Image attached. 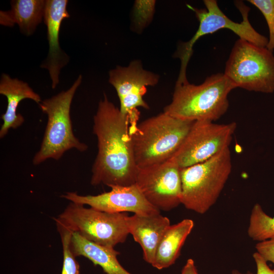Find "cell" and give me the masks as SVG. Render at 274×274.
Wrapping results in <instances>:
<instances>
[{
    "label": "cell",
    "mask_w": 274,
    "mask_h": 274,
    "mask_svg": "<svg viewBox=\"0 0 274 274\" xmlns=\"http://www.w3.org/2000/svg\"><path fill=\"white\" fill-rule=\"evenodd\" d=\"M93 133L98 151L92 166L91 184L110 187L134 184L138 167L129 119L105 93L93 117Z\"/></svg>",
    "instance_id": "obj_1"
},
{
    "label": "cell",
    "mask_w": 274,
    "mask_h": 274,
    "mask_svg": "<svg viewBox=\"0 0 274 274\" xmlns=\"http://www.w3.org/2000/svg\"><path fill=\"white\" fill-rule=\"evenodd\" d=\"M234 88L224 73L209 76L198 85L188 81L176 84L172 101L163 112L186 121L214 122L227 112L228 96Z\"/></svg>",
    "instance_id": "obj_2"
},
{
    "label": "cell",
    "mask_w": 274,
    "mask_h": 274,
    "mask_svg": "<svg viewBox=\"0 0 274 274\" xmlns=\"http://www.w3.org/2000/svg\"><path fill=\"white\" fill-rule=\"evenodd\" d=\"M194 122L181 120L163 112L138 124L131 134L138 167L161 163L172 158Z\"/></svg>",
    "instance_id": "obj_3"
},
{
    "label": "cell",
    "mask_w": 274,
    "mask_h": 274,
    "mask_svg": "<svg viewBox=\"0 0 274 274\" xmlns=\"http://www.w3.org/2000/svg\"><path fill=\"white\" fill-rule=\"evenodd\" d=\"M229 147L210 159L181 169V203L200 214L216 202L231 174Z\"/></svg>",
    "instance_id": "obj_4"
},
{
    "label": "cell",
    "mask_w": 274,
    "mask_h": 274,
    "mask_svg": "<svg viewBox=\"0 0 274 274\" xmlns=\"http://www.w3.org/2000/svg\"><path fill=\"white\" fill-rule=\"evenodd\" d=\"M82 80L80 75L67 90L42 100L39 105L47 116V122L40 148L32 159L33 165H39L49 159L59 160L70 149L80 152L88 149V146L74 134L70 115L73 99Z\"/></svg>",
    "instance_id": "obj_5"
},
{
    "label": "cell",
    "mask_w": 274,
    "mask_h": 274,
    "mask_svg": "<svg viewBox=\"0 0 274 274\" xmlns=\"http://www.w3.org/2000/svg\"><path fill=\"white\" fill-rule=\"evenodd\" d=\"M206 9H198L187 5L193 11L199 22V26L192 38L188 42L181 43L174 54L181 60V68L177 83L187 82L186 70L189 60L193 53V47L201 37L212 34L220 29H230L239 37L257 46L266 47L268 39L258 32L251 24L248 15L250 8L241 1L235 2V5L239 11L243 20L235 22L229 18L219 8L216 0H204Z\"/></svg>",
    "instance_id": "obj_6"
},
{
    "label": "cell",
    "mask_w": 274,
    "mask_h": 274,
    "mask_svg": "<svg viewBox=\"0 0 274 274\" xmlns=\"http://www.w3.org/2000/svg\"><path fill=\"white\" fill-rule=\"evenodd\" d=\"M126 213H111L71 202L55 218L57 227L76 232L88 241L114 248L128 235Z\"/></svg>",
    "instance_id": "obj_7"
},
{
    "label": "cell",
    "mask_w": 274,
    "mask_h": 274,
    "mask_svg": "<svg viewBox=\"0 0 274 274\" xmlns=\"http://www.w3.org/2000/svg\"><path fill=\"white\" fill-rule=\"evenodd\" d=\"M224 74L235 88L273 93V52L266 47H260L239 38L235 42L226 63Z\"/></svg>",
    "instance_id": "obj_8"
},
{
    "label": "cell",
    "mask_w": 274,
    "mask_h": 274,
    "mask_svg": "<svg viewBox=\"0 0 274 274\" xmlns=\"http://www.w3.org/2000/svg\"><path fill=\"white\" fill-rule=\"evenodd\" d=\"M236 128L234 122L217 124L206 120L194 121L172 159L181 169L204 162L229 147Z\"/></svg>",
    "instance_id": "obj_9"
},
{
    "label": "cell",
    "mask_w": 274,
    "mask_h": 274,
    "mask_svg": "<svg viewBox=\"0 0 274 274\" xmlns=\"http://www.w3.org/2000/svg\"><path fill=\"white\" fill-rule=\"evenodd\" d=\"M159 76L145 70L140 60H134L126 66H117L109 72V82L115 88L120 102V111L128 117L131 135L138 125V108H150L144 100L147 87L157 84Z\"/></svg>",
    "instance_id": "obj_10"
},
{
    "label": "cell",
    "mask_w": 274,
    "mask_h": 274,
    "mask_svg": "<svg viewBox=\"0 0 274 274\" xmlns=\"http://www.w3.org/2000/svg\"><path fill=\"white\" fill-rule=\"evenodd\" d=\"M181 169L172 158L138 168L135 184L152 205L160 211H169L181 204Z\"/></svg>",
    "instance_id": "obj_11"
},
{
    "label": "cell",
    "mask_w": 274,
    "mask_h": 274,
    "mask_svg": "<svg viewBox=\"0 0 274 274\" xmlns=\"http://www.w3.org/2000/svg\"><path fill=\"white\" fill-rule=\"evenodd\" d=\"M110 188V191L96 195H81L77 192H68L61 197L72 202L111 213L128 212L141 215L160 213L147 200L135 184Z\"/></svg>",
    "instance_id": "obj_12"
},
{
    "label": "cell",
    "mask_w": 274,
    "mask_h": 274,
    "mask_svg": "<svg viewBox=\"0 0 274 274\" xmlns=\"http://www.w3.org/2000/svg\"><path fill=\"white\" fill-rule=\"evenodd\" d=\"M68 3L67 0H46L44 22L47 27L49 52L41 67L48 71L52 89L59 84L60 70L69 61L68 56L61 50L59 41L61 24L70 17Z\"/></svg>",
    "instance_id": "obj_13"
},
{
    "label": "cell",
    "mask_w": 274,
    "mask_h": 274,
    "mask_svg": "<svg viewBox=\"0 0 274 274\" xmlns=\"http://www.w3.org/2000/svg\"><path fill=\"white\" fill-rule=\"evenodd\" d=\"M127 225L129 233L142 248L144 260L152 264L159 243L170 225L169 219L160 213L151 215L134 214L128 216Z\"/></svg>",
    "instance_id": "obj_14"
},
{
    "label": "cell",
    "mask_w": 274,
    "mask_h": 274,
    "mask_svg": "<svg viewBox=\"0 0 274 274\" xmlns=\"http://www.w3.org/2000/svg\"><path fill=\"white\" fill-rule=\"evenodd\" d=\"M0 93L7 99L6 111L1 116L3 123L0 129V138L2 139L10 129H16L24 122L23 116L17 113L21 101L30 99L39 105L42 100L27 83L4 73L1 77Z\"/></svg>",
    "instance_id": "obj_15"
},
{
    "label": "cell",
    "mask_w": 274,
    "mask_h": 274,
    "mask_svg": "<svg viewBox=\"0 0 274 274\" xmlns=\"http://www.w3.org/2000/svg\"><path fill=\"white\" fill-rule=\"evenodd\" d=\"M10 10L0 11V24L7 27L17 24L20 32L30 36L44 21L46 1L12 0Z\"/></svg>",
    "instance_id": "obj_16"
},
{
    "label": "cell",
    "mask_w": 274,
    "mask_h": 274,
    "mask_svg": "<svg viewBox=\"0 0 274 274\" xmlns=\"http://www.w3.org/2000/svg\"><path fill=\"white\" fill-rule=\"evenodd\" d=\"M70 245L75 257L88 259L94 265L100 266L106 274H131L119 263L117 256L120 253L114 248L88 241L76 232L72 233Z\"/></svg>",
    "instance_id": "obj_17"
},
{
    "label": "cell",
    "mask_w": 274,
    "mask_h": 274,
    "mask_svg": "<svg viewBox=\"0 0 274 274\" xmlns=\"http://www.w3.org/2000/svg\"><path fill=\"white\" fill-rule=\"evenodd\" d=\"M193 227L194 222L190 219H185L176 224L170 225L159 243L151 265L161 270L174 264Z\"/></svg>",
    "instance_id": "obj_18"
},
{
    "label": "cell",
    "mask_w": 274,
    "mask_h": 274,
    "mask_svg": "<svg viewBox=\"0 0 274 274\" xmlns=\"http://www.w3.org/2000/svg\"><path fill=\"white\" fill-rule=\"evenodd\" d=\"M247 232L252 239L258 242L274 237V218L266 214L259 203L251 210Z\"/></svg>",
    "instance_id": "obj_19"
},
{
    "label": "cell",
    "mask_w": 274,
    "mask_h": 274,
    "mask_svg": "<svg viewBox=\"0 0 274 274\" xmlns=\"http://www.w3.org/2000/svg\"><path fill=\"white\" fill-rule=\"evenodd\" d=\"M262 14L266 21L269 38L266 48L274 51V0H249Z\"/></svg>",
    "instance_id": "obj_20"
},
{
    "label": "cell",
    "mask_w": 274,
    "mask_h": 274,
    "mask_svg": "<svg viewBox=\"0 0 274 274\" xmlns=\"http://www.w3.org/2000/svg\"><path fill=\"white\" fill-rule=\"evenodd\" d=\"M155 4V1H148L145 11H142L138 1H135L133 9V22L137 30H142L152 19Z\"/></svg>",
    "instance_id": "obj_21"
},
{
    "label": "cell",
    "mask_w": 274,
    "mask_h": 274,
    "mask_svg": "<svg viewBox=\"0 0 274 274\" xmlns=\"http://www.w3.org/2000/svg\"><path fill=\"white\" fill-rule=\"evenodd\" d=\"M63 264L61 274H80V265L71 251L69 243L62 244Z\"/></svg>",
    "instance_id": "obj_22"
},
{
    "label": "cell",
    "mask_w": 274,
    "mask_h": 274,
    "mask_svg": "<svg viewBox=\"0 0 274 274\" xmlns=\"http://www.w3.org/2000/svg\"><path fill=\"white\" fill-rule=\"evenodd\" d=\"M256 252L267 261L274 264V237L258 242L255 246Z\"/></svg>",
    "instance_id": "obj_23"
},
{
    "label": "cell",
    "mask_w": 274,
    "mask_h": 274,
    "mask_svg": "<svg viewBox=\"0 0 274 274\" xmlns=\"http://www.w3.org/2000/svg\"><path fill=\"white\" fill-rule=\"evenodd\" d=\"M257 268L256 274H274V269H271L266 261L257 252L253 255Z\"/></svg>",
    "instance_id": "obj_24"
},
{
    "label": "cell",
    "mask_w": 274,
    "mask_h": 274,
    "mask_svg": "<svg viewBox=\"0 0 274 274\" xmlns=\"http://www.w3.org/2000/svg\"><path fill=\"white\" fill-rule=\"evenodd\" d=\"M181 274H198L194 261L191 259H188L181 271Z\"/></svg>",
    "instance_id": "obj_25"
},
{
    "label": "cell",
    "mask_w": 274,
    "mask_h": 274,
    "mask_svg": "<svg viewBox=\"0 0 274 274\" xmlns=\"http://www.w3.org/2000/svg\"><path fill=\"white\" fill-rule=\"evenodd\" d=\"M232 274H253V273L250 271H248L245 273H243L237 270L234 269L232 271Z\"/></svg>",
    "instance_id": "obj_26"
}]
</instances>
